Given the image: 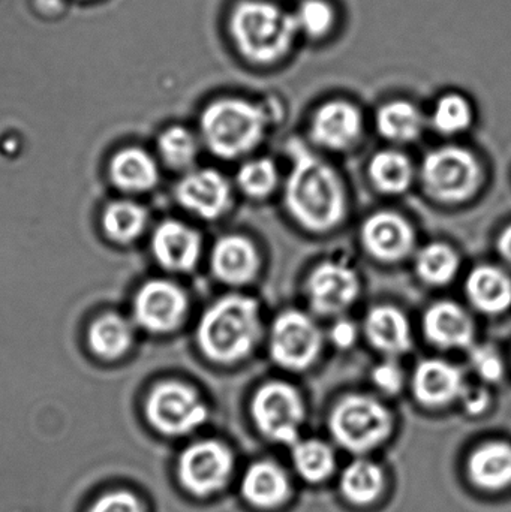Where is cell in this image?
Listing matches in <instances>:
<instances>
[{
    "mask_svg": "<svg viewBox=\"0 0 511 512\" xmlns=\"http://www.w3.org/2000/svg\"><path fill=\"white\" fill-rule=\"evenodd\" d=\"M252 418L267 438L285 445L299 442V427L305 418L302 397L285 382H269L255 393Z\"/></svg>",
    "mask_w": 511,
    "mask_h": 512,
    "instance_id": "cell-9",
    "label": "cell"
},
{
    "mask_svg": "<svg viewBox=\"0 0 511 512\" xmlns=\"http://www.w3.org/2000/svg\"><path fill=\"white\" fill-rule=\"evenodd\" d=\"M458 268V254L444 243L426 246L416 258L417 274L429 285H447L458 273Z\"/></svg>",
    "mask_w": 511,
    "mask_h": 512,
    "instance_id": "cell-31",
    "label": "cell"
},
{
    "mask_svg": "<svg viewBox=\"0 0 511 512\" xmlns=\"http://www.w3.org/2000/svg\"><path fill=\"white\" fill-rule=\"evenodd\" d=\"M330 337H332V342L335 343L338 348L348 349L356 342L357 330L353 322L341 319V321L333 325L332 331H330Z\"/></svg>",
    "mask_w": 511,
    "mask_h": 512,
    "instance_id": "cell-40",
    "label": "cell"
},
{
    "mask_svg": "<svg viewBox=\"0 0 511 512\" xmlns=\"http://www.w3.org/2000/svg\"><path fill=\"white\" fill-rule=\"evenodd\" d=\"M134 331L123 316L108 313L96 319L89 330L90 349L102 360H117L131 349Z\"/></svg>",
    "mask_w": 511,
    "mask_h": 512,
    "instance_id": "cell-26",
    "label": "cell"
},
{
    "mask_svg": "<svg viewBox=\"0 0 511 512\" xmlns=\"http://www.w3.org/2000/svg\"><path fill=\"white\" fill-rule=\"evenodd\" d=\"M291 15L299 36L312 41L327 38L338 21L335 5L330 0H300Z\"/></svg>",
    "mask_w": 511,
    "mask_h": 512,
    "instance_id": "cell-30",
    "label": "cell"
},
{
    "mask_svg": "<svg viewBox=\"0 0 511 512\" xmlns=\"http://www.w3.org/2000/svg\"><path fill=\"white\" fill-rule=\"evenodd\" d=\"M152 252L156 261L167 270H192L200 259V234L182 222H164L153 234Z\"/></svg>",
    "mask_w": 511,
    "mask_h": 512,
    "instance_id": "cell-16",
    "label": "cell"
},
{
    "mask_svg": "<svg viewBox=\"0 0 511 512\" xmlns=\"http://www.w3.org/2000/svg\"><path fill=\"white\" fill-rule=\"evenodd\" d=\"M158 149L168 167L183 170L191 167L192 162L197 158V138L183 126H171L159 137Z\"/></svg>",
    "mask_w": 511,
    "mask_h": 512,
    "instance_id": "cell-34",
    "label": "cell"
},
{
    "mask_svg": "<svg viewBox=\"0 0 511 512\" xmlns=\"http://www.w3.org/2000/svg\"><path fill=\"white\" fill-rule=\"evenodd\" d=\"M146 225V210L132 201H116L105 209L102 216L105 234L122 245L137 240L146 230Z\"/></svg>",
    "mask_w": 511,
    "mask_h": 512,
    "instance_id": "cell-29",
    "label": "cell"
},
{
    "mask_svg": "<svg viewBox=\"0 0 511 512\" xmlns=\"http://www.w3.org/2000/svg\"><path fill=\"white\" fill-rule=\"evenodd\" d=\"M498 249H500V254L504 256V259L511 264V225L501 234L500 240H498Z\"/></svg>",
    "mask_w": 511,
    "mask_h": 512,
    "instance_id": "cell-41",
    "label": "cell"
},
{
    "mask_svg": "<svg viewBox=\"0 0 511 512\" xmlns=\"http://www.w3.org/2000/svg\"><path fill=\"white\" fill-rule=\"evenodd\" d=\"M275 113L248 99H218L201 114V135L213 155L239 158L260 144Z\"/></svg>",
    "mask_w": 511,
    "mask_h": 512,
    "instance_id": "cell-4",
    "label": "cell"
},
{
    "mask_svg": "<svg viewBox=\"0 0 511 512\" xmlns=\"http://www.w3.org/2000/svg\"><path fill=\"white\" fill-rule=\"evenodd\" d=\"M362 242L369 255L380 261L395 262L410 254L414 246V231L396 213H375L363 224Z\"/></svg>",
    "mask_w": 511,
    "mask_h": 512,
    "instance_id": "cell-15",
    "label": "cell"
},
{
    "mask_svg": "<svg viewBox=\"0 0 511 512\" xmlns=\"http://www.w3.org/2000/svg\"><path fill=\"white\" fill-rule=\"evenodd\" d=\"M188 307V297L176 283L150 280L135 297V321L150 333H170L182 324Z\"/></svg>",
    "mask_w": 511,
    "mask_h": 512,
    "instance_id": "cell-11",
    "label": "cell"
},
{
    "mask_svg": "<svg viewBox=\"0 0 511 512\" xmlns=\"http://www.w3.org/2000/svg\"><path fill=\"white\" fill-rule=\"evenodd\" d=\"M261 333L260 307L245 295H228L201 316L197 340L201 351L215 363L231 364L254 349Z\"/></svg>",
    "mask_w": 511,
    "mask_h": 512,
    "instance_id": "cell-3",
    "label": "cell"
},
{
    "mask_svg": "<svg viewBox=\"0 0 511 512\" xmlns=\"http://www.w3.org/2000/svg\"><path fill=\"white\" fill-rule=\"evenodd\" d=\"M461 399L464 400L465 409L470 414H482L489 405V394L485 388L467 387L462 391Z\"/></svg>",
    "mask_w": 511,
    "mask_h": 512,
    "instance_id": "cell-39",
    "label": "cell"
},
{
    "mask_svg": "<svg viewBox=\"0 0 511 512\" xmlns=\"http://www.w3.org/2000/svg\"><path fill=\"white\" fill-rule=\"evenodd\" d=\"M369 177L375 188L384 194H402L410 188L413 167L410 159L395 150L377 153L369 164Z\"/></svg>",
    "mask_w": 511,
    "mask_h": 512,
    "instance_id": "cell-27",
    "label": "cell"
},
{
    "mask_svg": "<svg viewBox=\"0 0 511 512\" xmlns=\"http://www.w3.org/2000/svg\"><path fill=\"white\" fill-rule=\"evenodd\" d=\"M363 119L357 105L345 99H332L315 111L311 137L318 146L347 150L362 135Z\"/></svg>",
    "mask_w": 511,
    "mask_h": 512,
    "instance_id": "cell-13",
    "label": "cell"
},
{
    "mask_svg": "<svg viewBox=\"0 0 511 512\" xmlns=\"http://www.w3.org/2000/svg\"><path fill=\"white\" fill-rule=\"evenodd\" d=\"M423 328L429 342L438 348L464 349L473 345L474 324L459 304L441 301L426 310Z\"/></svg>",
    "mask_w": 511,
    "mask_h": 512,
    "instance_id": "cell-17",
    "label": "cell"
},
{
    "mask_svg": "<svg viewBox=\"0 0 511 512\" xmlns=\"http://www.w3.org/2000/svg\"><path fill=\"white\" fill-rule=\"evenodd\" d=\"M176 198L189 212L212 221L227 212L230 185L218 171H192L177 185Z\"/></svg>",
    "mask_w": 511,
    "mask_h": 512,
    "instance_id": "cell-14",
    "label": "cell"
},
{
    "mask_svg": "<svg viewBox=\"0 0 511 512\" xmlns=\"http://www.w3.org/2000/svg\"><path fill=\"white\" fill-rule=\"evenodd\" d=\"M467 295L476 309L489 315L503 313L511 306L509 274L492 265L474 268L467 279Z\"/></svg>",
    "mask_w": 511,
    "mask_h": 512,
    "instance_id": "cell-23",
    "label": "cell"
},
{
    "mask_svg": "<svg viewBox=\"0 0 511 512\" xmlns=\"http://www.w3.org/2000/svg\"><path fill=\"white\" fill-rule=\"evenodd\" d=\"M213 274L228 285L251 282L260 267V256L251 240L243 236L222 237L212 251Z\"/></svg>",
    "mask_w": 511,
    "mask_h": 512,
    "instance_id": "cell-19",
    "label": "cell"
},
{
    "mask_svg": "<svg viewBox=\"0 0 511 512\" xmlns=\"http://www.w3.org/2000/svg\"><path fill=\"white\" fill-rule=\"evenodd\" d=\"M321 331L305 313L287 310L273 322L270 331V355L288 370H305L321 351Z\"/></svg>",
    "mask_w": 511,
    "mask_h": 512,
    "instance_id": "cell-10",
    "label": "cell"
},
{
    "mask_svg": "<svg viewBox=\"0 0 511 512\" xmlns=\"http://www.w3.org/2000/svg\"><path fill=\"white\" fill-rule=\"evenodd\" d=\"M426 192L441 203L470 200L482 183V168L473 153L462 147H441L426 156L422 167Z\"/></svg>",
    "mask_w": 511,
    "mask_h": 512,
    "instance_id": "cell-6",
    "label": "cell"
},
{
    "mask_svg": "<svg viewBox=\"0 0 511 512\" xmlns=\"http://www.w3.org/2000/svg\"><path fill=\"white\" fill-rule=\"evenodd\" d=\"M383 489V471L369 460H356L342 474V493L353 504H372L383 493Z\"/></svg>",
    "mask_w": 511,
    "mask_h": 512,
    "instance_id": "cell-28",
    "label": "cell"
},
{
    "mask_svg": "<svg viewBox=\"0 0 511 512\" xmlns=\"http://www.w3.org/2000/svg\"><path fill=\"white\" fill-rule=\"evenodd\" d=\"M360 280L356 271L341 262L318 265L308 279L312 309L320 315H339L359 297Z\"/></svg>",
    "mask_w": 511,
    "mask_h": 512,
    "instance_id": "cell-12",
    "label": "cell"
},
{
    "mask_svg": "<svg viewBox=\"0 0 511 512\" xmlns=\"http://www.w3.org/2000/svg\"><path fill=\"white\" fill-rule=\"evenodd\" d=\"M464 388L461 370L447 361H422L413 375L414 396L426 406L449 405L461 397Z\"/></svg>",
    "mask_w": 511,
    "mask_h": 512,
    "instance_id": "cell-18",
    "label": "cell"
},
{
    "mask_svg": "<svg viewBox=\"0 0 511 512\" xmlns=\"http://www.w3.org/2000/svg\"><path fill=\"white\" fill-rule=\"evenodd\" d=\"M228 27L234 47L243 59L258 66L281 62L299 38L291 11L270 0L237 3Z\"/></svg>",
    "mask_w": 511,
    "mask_h": 512,
    "instance_id": "cell-2",
    "label": "cell"
},
{
    "mask_svg": "<svg viewBox=\"0 0 511 512\" xmlns=\"http://www.w3.org/2000/svg\"><path fill=\"white\" fill-rule=\"evenodd\" d=\"M110 176L114 185L122 191H149L158 183V165L149 153L131 147L111 159Z\"/></svg>",
    "mask_w": 511,
    "mask_h": 512,
    "instance_id": "cell-24",
    "label": "cell"
},
{
    "mask_svg": "<svg viewBox=\"0 0 511 512\" xmlns=\"http://www.w3.org/2000/svg\"><path fill=\"white\" fill-rule=\"evenodd\" d=\"M234 459L222 442L207 439L189 445L177 462V480L189 495L209 498L221 492L233 474Z\"/></svg>",
    "mask_w": 511,
    "mask_h": 512,
    "instance_id": "cell-8",
    "label": "cell"
},
{
    "mask_svg": "<svg viewBox=\"0 0 511 512\" xmlns=\"http://www.w3.org/2000/svg\"><path fill=\"white\" fill-rule=\"evenodd\" d=\"M365 333L369 343L384 354L401 355L410 351V324L396 307H374L366 316Z\"/></svg>",
    "mask_w": 511,
    "mask_h": 512,
    "instance_id": "cell-20",
    "label": "cell"
},
{
    "mask_svg": "<svg viewBox=\"0 0 511 512\" xmlns=\"http://www.w3.org/2000/svg\"><path fill=\"white\" fill-rule=\"evenodd\" d=\"M237 183L249 197L264 198L276 188L278 171L270 159H257L240 168Z\"/></svg>",
    "mask_w": 511,
    "mask_h": 512,
    "instance_id": "cell-35",
    "label": "cell"
},
{
    "mask_svg": "<svg viewBox=\"0 0 511 512\" xmlns=\"http://www.w3.org/2000/svg\"><path fill=\"white\" fill-rule=\"evenodd\" d=\"M87 512H149L146 502L128 489H114L102 493Z\"/></svg>",
    "mask_w": 511,
    "mask_h": 512,
    "instance_id": "cell-36",
    "label": "cell"
},
{
    "mask_svg": "<svg viewBox=\"0 0 511 512\" xmlns=\"http://www.w3.org/2000/svg\"><path fill=\"white\" fill-rule=\"evenodd\" d=\"M293 167L285 186L288 212L306 230L327 233L347 212L344 186L338 174L299 140L288 146Z\"/></svg>",
    "mask_w": 511,
    "mask_h": 512,
    "instance_id": "cell-1",
    "label": "cell"
},
{
    "mask_svg": "<svg viewBox=\"0 0 511 512\" xmlns=\"http://www.w3.org/2000/svg\"><path fill=\"white\" fill-rule=\"evenodd\" d=\"M144 412L150 426L167 438L189 435L209 417L194 388L176 381L156 385L147 396Z\"/></svg>",
    "mask_w": 511,
    "mask_h": 512,
    "instance_id": "cell-7",
    "label": "cell"
},
{
    "mask_svg": "<svg viewBox=\"0 0 511 512\" xmlns=\"http://www.w3.org/2000/svg\"><path fill=\"white\" fill-rule=\"evenodd\" d=\"M372 379H374L375 385L387 394H398L404 385L402 370L399 369L398 364L392 363V361L375 367Z\"/></svg>",
    "mask_w": 511,
    "mask_h": 512,
    "instance_id": "cell-38",
    "label": "cell"
},
{
    "mask_svg": "<svg viewBox=\"0 0 511 512\" xmlns=\"http://www.w3.org/2000/svg\"><path fill=\"white\" fill-rule=\"evenodd\" d=\"M470 478L480 489L503 492L511 487V444L489 442L474 451L468 463Z\"/></svg>",
    "mask_w": 511,
    "mask_h": 512,
    "instance_id": "cell-21",
    "label": "cell"
},
{
    "mask_svg": "<svg viewBox=\"0 0 511 512\" xmlns=\"http://www.w3.org/2000/svg\"><path fill=\"white\" fill-rule=\"evenodd\" d=\"M297 472L311 483H320L332 475L335 469V454L329 445L321 441L297 442L293 450Z\"/></svg>",
    "mask_w": 511,
    "mask_h": 512,
    "instance_id": "cell-33",
    "label": "cell"
},
{
    "mask_svg": "<svg viewBox=\"0 0 511 512\" xmlns=\"http://www.w3.org/2000/svg\"><path fill=\"white\" fill-rule=\"evenodd\" d=\"M392 427L389 409L378 400L360 394L342 399L330 415L333 438L353 453H366L383 444Z\"/></svg>",
    "mask_w": 511,
    "mask_h": 512,
    "instance_id": "cell-5",
    "label": "cell"
},
{
    "mask_svg": "<svg viewBox=\"0 0 511 512\" xmlns=\"http://www.w3.org/2000/svg\"><path fill=\"white\" fill-rule=\"evenodd\" d=\"M242 492L246 501L255 507L276 508L290 496V480L284 469L275 463H255L246 471Z\"/></svg>",
    "mask_w": 511,
    "mask_h": 512,
    "instance_id": "cell-22",
    "label": "cell"
},
{
    "mask_svg": "<svg viewBox=\"0 0 511 512\" xmlns=\"http://www.w3.org/2000/svg\"><path fill=\"white\" fill-rule=\"evenodd\" d=\"M378 132L386 140L410 143L417 140L425 126L422 111L407 99H395L381 105L375 117Z\"/></svg>",
    "mask_w": 511,
    "mask_h": 512,
    "instance_id": "cell-25",
    "label": "cell"
},
{
    "mask_svg": "<svg viewBox=\"0 0 511 512\" xmlns=\"http://www.w3.org/2000/svg\"><path fill=\"white\" fill-rule=\"evenodd\" d=\"M471 363L483 381L498 382L503 378V361H501L500 355L488 346L474 349L471 352Z\"/></svg>",
    "mask_w": 511,
    "mask_h": 512,
    "instance_id": "cell-37",
    "label": "cell"
},
{
    "mask_svg": "<svg viewBox=\"0 0 511 512\" xmlns=\"http://www.w3.org/2000/svg\"><path fill=\"white\" fill-rule=\"evenodd\" d=\"M474 110L471 102L461 93H446L435 102L432 126L443 135H456L473 125Z\"/></svg>",
    "mask_w": 511,
    "mask_h": 512,
    "instance_id": "cell-32",
    "label": "cell"
}]
</instances>
